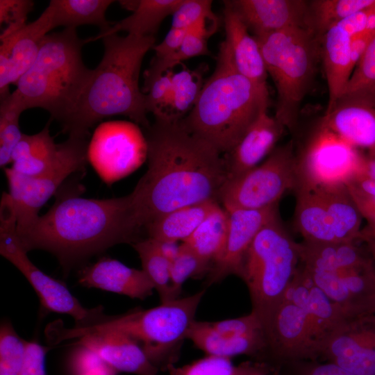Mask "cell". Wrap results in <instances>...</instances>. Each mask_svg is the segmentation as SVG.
I'll return each mask as SVG.
<instances>
[{"mask_svg":"<svg viewBox=\"0 0 375 375\" xmlns=\"http://www.w3.org/2000/svg\"><path fill=\"white\" fill-rule=\"evenodd\" d=\"M147 169L130 193L142 231L174 210L219 201L227 181L222 153L181 120L155 117L147 128Z\"/></svg>","mask_w":375,"mask_h":375,"instance_id":"obj_1","label":"cell"},{"mask_svg":"<svg viewBox=\"0 0 375 375\" xmlns=\"http://www.w3.org/2000/svg\"><path fill=\"white\" fill-rule=\"evenodd\" d=\"M80 191L63 194L47 212L17 229L27 251L42 249L55 255L65 270L120 243H135L139 228L130 194L96 199Z\"/></svg>","mask_w":375,"mask_h":375,"instance_id":"obj_2","label":"cell"},{"mask_svg":"<svg viewBox=\"0 0 375 375\" xmlns=\"http://www.w3.org/2000/svg\"><path fill=\"white\" fill-rule=\"evenodd\" d=\"M102 40L103 58L60 124L69 135L88 137L92 126L114 115L126 116L147 129L151 126L139 76L144 56L155 46V36L114 33Z\"/></svg>","mask_w":375,"mask_h":375,"instance_id":"obj_3","label":"cell"},{"mask_svg":"<svg viewBox=\"0 0 375 375\" xmlns=\"http://www.w3.org/2000/svg\"><path fill=\"white\" fill-rule=\"evenodd\" d=\"M269 102L238 71L230 46L224 40L219 46L214 72L181 121L191 132L225 154L238 143L259 115L267 111Z\"/></svg>","mask_w":375,"mask_h":375,"instance_id":"obj_4","label":"cell"},{"mask_svg":"<svg viewBox=\"0 0 375 375\" xmlns=\"http://www.w3.org/2000/svg\"><path fill=\"white\" fill-rule=\"evenodd\" d=\"M84 44L76 28L44 38L35 62L12 92L24 110L40 108L60 124L66 119L92 73L82 60Z\"/></svg>","mask_w":375,"mask_h":375,"instance_id":"obj_5","label":"cell"},{"mask_svg":"<svg viewBox=\"0 0 375 375\" xmlns=\"http://www.w3.org/2000/svg\"><path fill=\"white\" fill-rule=\"evenodd\" d=\"M202 290L193 295L175 299L147 310H136L114 317H104L93 324L61 328L62 340L84 335L116 331L135 340L149 359L158 367L173 365L184 339L194 321L199 304L204 295Z\"/></svg>","mask_w":375,"mask_h":375,"instance_id":"obj_6","label":"cell"},{"mask_svg":"<svg viewBox=\"0 0 375 375\" xmlns=\"http://www.w3.org/2000/svg\"><path fill=\"white\" fill-rule=\"evenodd\" d=\"M276 90L275 118L294 131L301 106L313 81L320 40L306 27L255 37Z\"/></svg>","mask_w":375,"mask_h":375,"instance_id":"obj_7","label":"cell"},{"mask_svg":"<svg viewBox=\"0 0 375 375\" xmlns=\"http://www.w3.org/2000/svg\"><path fill=\"white\" fill-rule=\"evenodd\" d=\"M299 265L298 242L287 233L278 217L254 238L240 275L249 292L251 312L264 328L282 302Z\"/></svg>","mask_w":375,"mask_h":375,"instance_id":"obj_8","label":"cell"},{"mask_svg":"<svg viewBox=\"0 0 375 375\" xmlns=\"http://www.w3.org/2000/svg\"><path fill=\"white\" fill-rule=\"evenodd\" d=\"M17 233L15 212L8 193L3 192L0 205V253L28 281L42 306L48 311L67 314L76 326L93 324L105 316L102 308H84L61 281L46 274L28 258Z\"/></svg>","mask_w":375,"mask_h":375,"instance_id":"obj_9","label":"cell"},{"mask_svg":"<svg viewBox=\"0 0 375 375\" xmlns=\"http://www.w3.org/2000/svg\"><path fill=\"white\" fill-rule=\"evenodd\" d=\"M297 185V154L290 140L274 149L260 165L227 180L219 202L226 210L265 208L278 204L282 196Z\"/></svg>","mask_w":375,"mask_h":375,"instance_id":"obj_10","label":"cell"},{"mask_svg":"<svg viewBox=\"0 0 375 375\" xmlns=\"http://www.w3.org/2000/svg\"><path fill=\"white\" fill-rule=\"evenodd\" d=\"M88 137L69 135L60 143L58 156L52 166L35 176L22 175L5 168L8 190L17 221L22 228L38 216L40 208L71 174L85 170L88 160Z\"/></svg>","mask_w":375,"mask_h":375,"instance_id":"obj_11","label":"cell"},{"mask_svg":"<svg viewBox=\"0 0 375 375\" xmlns=\"http://www.w3.org/2000/svg\"><path fill=\"white\" fill-rule=\"evenodd\" d=\"M365 158L357 149L320 126L306 149L297 155L296 189L346 185L362 169Z\"/></svg>","mask_w":375,"mask_h":375,"instance_id":"obj_12","label":"cell"},{"mask_svg":"<svg viewBox=\"0 0 375 375\" xmlns=\"http://www.w3.org/2000/svg\"><path fill=\"white\" fill-rule=\"evenodd\" d=\"M146 138L138 125L128 121H109L94 132L88 160L100 178L111 184L137 169L147 159Z\"/></svg>","mask_w":375,"mask_h":375,"instance_id":"obj_13","label":"cell"},{"mask_svg":"<svg viewBox=\"0 0 375 375\" xmlns=\"http://www.w3.org/2000/svg\"><path fill=\"white\" fill-rule=\"evenodd\" d=\"M302 268L348 319L375 313V263L372 259L360 265L324 270Z\"/></svg>","mask_w":375,"mask_h":375,"instance_id":"obj_14","label":"cell"},{"mask_svg":"<svg viewBox=\"0 0 375 375\" xmlns=\"http://www.w3.org/2000/svg\"><path fill=\"white\" fill-rule=\"evenodd\" d=\"M267 349L275 362L290 366L321 358V347L304 310L283 299L265 328Z\"/></svg>","mask_w":375,"mask_h":375,"instance_id":"obj_15","label":"cell"},{"mask_svg":"<svg viewBox=\"0 0 375 375\" xmlns=\"http://www.w3.org/2000/svg\"><path fill=\"white\" fill-rule=\"evenodd\" d=\"M322 358L357 375H375V313L347 320L329 338Z\"/></svg>","mask_w":375,"mask_h":375,"instance_id":"obj_16","label":"cell"},{"mask_svg":"<svg viewBox=\"0 0 375 375\" xmlns=\"http://www.w3.org/2000/svg\"><path fill=\"white\" fill-rule=\"evenodd\" d=\"M225 209V208H224ZM226 244L208 273V285L235 274L240 277L244 256L259 231L278 217L277 204L262 209H231Z\"/></svg>","mask_w":375,"mask_h":375,"instance_id":"obj_17","label":"cell"},{"mask_svg":"<svg viewBox=\"0 0 375 375\" xmlns=\"http://www.w3.org/2000/svg\"><path fill=\"white\" fill-rule=\"evenodd\" d=\"M53 29L46 8L35 21L0 38V98L8 95L9 86L15 84L35 62L42 42Z\"/></svg>","mask_w":375,"mask_h":375,"instance_id":"obj_18","label":"cell"},{"mask_svg":"<svg viewBox=\"0 0 375 375\" xmlns=\"http://www.w3.org/2000/svg\"><path fill=\"white\" fill-rule=\"evenodd\" d=\"M254 37L293 27L307 28L308 1L302 0L226 1Z\"/></svg>","mask_w":375,"mask_h":375,"instance_id":"obj_19","label":"cell"},{"mask_svg":"<svg viewBox=\"0 0 375 375\" xmlns=\"http://www.w3.org/2000/svg\"><path fill=\"white\" fill-rule=\"evenodd\" d=\"M283 299L293 302L304 310L320 345L322 353L331 335L349 320L340 308L314 283L301 265Z\"/></svg>","mask_w":375,"mask_h":375,"instance_id":"obj_20","label":"cell"},{"mask_svg":"<svg viewBox=\"0 0 375 375\" xmlns=\"http://www.w3.org/2000/svg\"><path fill=\"white\" fill-rule=\"evenodd\" d=\"M321 127L356 149H366L375 158V106L339 98L322 118Z\"/></svg>","mask_w":375,"mask_h":375,"instance_id":"obj_21","label":"cell"},{"mask_svg":"<svg viewBox=\"0 0 375 375\" xmlns=\"http://www.w3.org/2000/svg\"><path fill=\"white\" fill-rule=\"evenodd\" d=\"M285 129L267 111L261 112L238 143L224 154L227 180L258 166L274 149Z\"/></svg>","mask_w":375,"mask_h":375,"instance_id":"obj_22","label":"cell"},{"mask_svg":"<svg viewBox=\"0 0 375 375\" xmlns=\"http://www.w3.org/2000/svg\"><path fill=\"white\" fill-rule=\"evenodd\" d=\"M78 345L94 351L117 372L157 375L158 367L149 359L141 345L119 332L93 333L78 338Z\"/></svg>","mask_w":375,"mask_h":375,"instance_id":"obj_23","label":"cell"},{"mask_svg":"<svg viewBox=\"0 0 375 375\" xmlns=\"http://www.w3.org/2000/svg\"><path fill=\"white\" fill-rule=\"evenodd\" d=\"M79 283L139 299H144L155 290L144 270L129 267L110 258H102L85 267L80 274Z\"/></svg>","mask_w":375,"mask_h":375,"instance_id":"obj_24","label":"cell"},{"mask_svg":"<svg viewBox=\"0 0 375 375\" xmlns=\"http://www.w3.org/2000/svg\"><path fill=\"white\" fill-rule=\"evenodd\" d=\"M224 4L225 40L230 46L235 66L265 98L269 100L267 83L268 74L259 44L226 1Z\"/></svg>","mask_w":375,"mask_h":375,"instance_id":"obj_25","label":"cell"},{"mask_svg":"<svg viewBox=\"0 0 375 375\" xmlns=\"http://www.w3.org/2000/svg\"><path fill=\"white\" fill-rule=\"evenodd\" d=\"M353 36L340 22L331 27L320 38V53L326 74L329 110L340 97L353 68L351 44Z\"/></svg>","mask_w":375,"mask_h":375,"instance_id":"obj_26","label":"cell"},{"mask_svg":"<svg viewBox=\"0 0 375 375\" xmlns=\"http://www.w3.org/2000/svg\"><path fill=\"white\" fill-rule=\"evenodd\" d=\"M183 0H137L119 1V3L133 13L127 17L114 22L110 28L96 36L85 40V43L94 42L103 37L126 31L136 36H154L162 22L173 15Z\"/></svg>","mask_w":375,"mask_h":375,"instance_id":"obj_27","label":"cell"},{"mask_svg":"<svg viewBox=\"0 0 375 375\" xmlns=\"http://www.w3.org/2000/svg\"><path fill=\"white\" fill-rule=\"evenodd\" d=\"M194 345L208 355L231 358L238 355L260 356L267 353L265 333L230 336L218 333L208 322L194 321L188 334Z\"/></svg>","mask_w":375,"mask_h":375,"instance_id":"obj_28","label":"cell"},{"mask_svg":"<svg viewBox=\"0 0 375 375\" xmlns=\"http://www.w3.org/2000/svg\"><path fill=\"white\" fill-rule=\"evenodd\" d=\"M50 119L43 129L33 135L23 134L11 156L12 168L26 176H35L49 169L57 159L60 143L50 135Z\"/></svg>","mask_w":375,"mask_h":375,"instance_id":"obj_29","label":"cell"},{"mask_svg":"<svg viewBox=\"0 0 375 375\" xmlns=\"http://www.w3.org/2000/svg\"><path fill=\"white\" fill-rule=\"evenodd\" d=\"M323 202L338 242H356L361 232V217L346 185L312 189Z\"/></svg>","mask_w":375,"mask_h":375,"instance_id":"obj_30","label":"cell"},{"mask_svg":"<svg viewBox=\"0 0 375 375\" xmlns=\"http://www.w3.org/2000/svg\"><path fill=\"white\" fill-rule=\"evenodd\" d=\"M294 226L303 240L316 243L338 242L327 210L313 190H294Z\"/></svg>","mask_w":375,"mask_h":375,"instance_id":"obj_31","label":"cell"},{"mask_svg":"<svg viewBox=\"0 0 375 375\" xmlns=\"http://www.w3.org/2000/svg\"><path fill=\"white\" fill-rule=\"evenodd\" d=\"M218 203L217 201H207L170 211L155 219L145 227L148 238L183 242L193 233Z\"/></svg>","mask_w":375,"mask_h":375,"instance_id":"obj_32","label":"cell"},{"mask_svg":"<svg viewBox=\"0 0 375 375\" xmlns=\"http://www.w3.org/2000/svg\"><path fill=\"white\" fill-rule=\"evenodd\" d=\"M112 0H51L49 10L53 28H76L81 25H95L99 33L108 31L113 22L106 18L108 8L114 3Z\"/></svg>","mask_w":375,"mask_h":375,"instance_id":"obj_33","label":"cell"},{"mask_svg":"<svg viewBox=\"0 0 375 375\" xmlns=\"http://www.w3.org/2000/svg\"><path fill=\"white\" fill-rule=\"evenodd\" d=\"M228 224V213L218 203L193 233L183 242L212 266L224 249Z\"/></svg>","mask_w":375,"mask_h":375,"instance_id":"obj_34","label":"cell"},{"mask_svg":"<svg viewBox=\"0 0 375 375\" xmlns=\"http://www.w3.org/2000/svg\"><path fill=\"white\" fill-rule=\"evenodd\" d=\"M214 18L204 19L192 27L180 47L173 53L161 58L153 57L144 73V85L185 60L210 55L208 39L216 31L217 25L208 28L207 20Z\"/></svg>","mask_w":375,"mask_h":375,"instance_id":"obj_35","label":"cell"},{"mask_svg":"<svg viewBox=\"0 0 375 375\" xmlns=\"http://www.w3.org/2000/svg\"><path fill=\"white\" fill-rule=\"evenodd\" d=\"M375 0H314L308 1L307 28L320 40L333 26L372 6Z\"/></svg>","mask_w":375,"mask_h":375,"instance_id":"obj_36","label":"cell"},{"mask_svg":"<svg viewBox=\"0 0 375 375\" xmlns=\"http://www.w3.org/2000/svg\"><path fill=\"white\" fill-rule=\"evenodd\" d=\"M202 69H183L173 73L170 99L165 114L171 120L184 118L194 106L203 85Z\"/></svg>","mask_w":375,"mask_h":375,"instance_id":"obj_37","label":"cell"},{"mask_svg":"<svg viewBox=\"0 0 375 375\" xmlns=\"http://www.w3.org/2000/svg\"><path fill=\"white\" fill-rule=\"evenodd\" d=\"M133 247L139 255L142 270L158 292L161 303L175 299L172 291L171 262L160 253L153 240H139Z\"/></svg>","mask_w":375,"mask_h":375,"instance_id":"obj_38","label":"cell"},{"mask_svg":"<svg viewBox=\"0 0 375 375\" xmlns=\"http://www.w3.org/2000/svg\"><path fill=\"white\" fill-rule=\"evenodd\" d=\"M341 97L375 106V35L356 64Z\"/></svg>","mask_w":375,"mask_h":375,"instance_id":"obj_39","label":"cell"},{"mask_svg":"<svg viewBox=\"0 0 375 375\" xmlns=\"http://www.w3.org/2000/svg\"><path fill=\"white\" fill-rule=\"evenodd\" d=\"M0 101V166L4 167L11 163L12 151L24 134L19 117L24 109L12 92Z\"/></svg>","mask_w":375,"mask_h":375,"instance_id":"obj_40","label":"cell"},{"mask_svg":"<svg viewBox=\"0 0 375 375\" xmlns=\"http://www.w3.org/2000/svg\"><path fill=\"white\" fill-rule=\"evenodd\" d=\"M256 365L249 362L234 365L231 358L208 355L190 364L167 368L170 375H251Z\"/></svg>","mask_w":375,"mask_h":375,"instance_id":"obj_41","label":"cell"},{"mask_svg":"<svg viewBox=\"0 0 375 375\" xmlns=\"http://www.w3.org/2000/svg\"><path fill=\"white\" fill-rule=\"evenodd\" d=\"M211 267V264L203 260L183 242L177 256L170 265L172 291L174 299L178 298L187 279L209 273Z\"/></svg>","mask_w":375,"mask_h":375,"instance_id":"obj_42","label":"cell"},{"mask_svg":"<svg viewBox=\"0 0 375 375\" xmlns=\"http://www.w3.org/2000/svg\"><path fill=\"white\" fill-rule=\"evenodd\" d=\"M28 341L20 338L10 322L0 328V375H17L23 364Z\"/></svg>","mask_w":375,"mask_h":375,"instance_id":"obj_43","label":"cell"},{"mask_svg":"<svg viewBox=\"0 0 375 375\" xmlns=\"http://www.w3.org/2000/svg\"><path fill=\"white\" fill-rule=\"evenodd\" d=\"M173 73V69L167 71L143 87L147 112L153 113L154 117L162 116L167 110Z\"/></svg>","mask_w":375,"mask_h":375,"instance_id":"obj_44","label":"cell"},{"mask_svg":"<svg viewBox=\"0 0 375 375\" xmlns=\"http://www.w3.org/2000/svg\"><path fill=\"white\" fill-rule=\"evenodd\" d=\"M212 3L209 0H183L172 15L171 28L190 29L204 19L215 17Z\"/></svg>","mask_w":375,"mask_h":375,"instance_id":"obj_45","label":"cell"},{"mask_svg":"<svg viewBox=\"0 0 375 375\" xmlns=\"http://www.w3.org/2000/svg\"><path fill=\"white\" fill-rule=\"evenodd\" d=\"M33 6L34 2L31 0H0V38L26 25L27 16Z\"/></svg>","mask_w":375,"mask_h":375,"instance_id":"obj_46","label":"cell"},{"mask_svg":"<svg viewBox=\"0 0 375 375\" xmlns=\"http://www.w3.org/2000/svg\"><path fill=\"white\" fill-rule=\"evenodd\" d=\"M347 188L367 226L362 228L359 240L375 238V196L363 193L353 188Z\"/></svg>","mask_w":375,"mask_h":375,"instance_id":"obj_47","label":"cell"},{"mask_svg":"<svg viewBox=\"0 0 375 375\" xmlns=\"http://www.w3.org/2000/svg\"><path fill=\"white\" fill-rule=\"evenodd\" d=\"M47 350L36 342H28L25 358L17 375H47L44 361Z\"/></svg>","mask_w":375,"mask_h":375,"instance_id":"obj_48","label":"cell"},{"mask_svg":"<svg viewBox=\"0 0 375 375\" xmlns=\"http://www.w3.org/2000/svg\"><path fill=\"white\" fill-rule=\"evenodd\" d=\"M108 365L92 350L79 345L71 360V366L76 375H84Z\"/></svg>","mask_w":375,"mask_h":375,"instance_id":"obj_49","label":"cell"},{"mask_svg":"<svg viewBox=\"0 0 375 375\" xmlns=\"http://www.w3.org/2000/svg\"><path fill=\"white\" fill-rule=\"evenodd\" d=\"M288 367L291 369L292 375H357L330 362L301 361Z\"/></svg>","mask_w":375,"mask_h":375,"instance_id":"obj_50","label":"cell"},{"mask_svg":"<svg viewBox=\"0 0 375 375\" xmlns=\"http://www.w3.org/2000/svg\"><path fill=\"white\" fill-rule=\"evenodd\" d=\"M189 30L171 28L163 40L153 47V49L156 53L154 58H161L176 51L181 45Z\"/></svg>","mask_w":375,"mask_h":375,"instance_id":"obj_51","label":"cell"},{"mask_svg":"<svg viewBox=\"0 0 375 375\" xmlns=\"http://www.w3.org/2000/svg\"><path fill=\"white\" fill-rule=\"evenodd\" d=\"M152 240L160 253L170 262L176 258L181 246L177 244V242Z\"/></svg>","mask_w":375,"mask_h":375,"instance_id":"obj_52","label":"cell"},{"mask_svg":"<svg viewBox=\"0 0 375 375\" xmlns=\"http://www.w3.org/2000/svg\"><path fill=\"white\" fill-rule=\"evenodd\" d=\"M117 372L115 369L111 368L110 366L106 365L100 369H96L91 372L87 373L84 375H117Z\"/></svg>","mask_w":375,"mask_h":375,"instance_id":"obj_53","label":"cell"},{"mask_svg":"<svg viewBox=\"0 0 375 375\" xmlns=\"http://www.w3.org/2000/svg\"><path fill=\"white\" fill-rule=\"evenodd\" d=\"M367 244L368 251L371 255L372 259L375 263V240L373 239H365L362 240Z\"/></svg>","mask_w":375,"mask_h":375,"instance_id":"obj_54","label":"cell"},{"mask_svg":"<svg viewBox=\"0 0 375 375\" xmlns=\"http://www.w3.org/2000/svg\"><path fill=\"white\" fill-rule=\"evenodd\" d=\"M252 375H267V371L265 366L258 365Z\"/></svg>","mask_w":375,"mask_h":375,"instance_id":"obj_55","label":"cell"},{"mask_svg":"<svg viewBox=\"0 0 375 375\" xmlns=\"http://www.w3.org/2000/svg\"><path fill=\"white\" fill-rule=\"evenodd\" d=\"M373 240H375V238H374V239H373Z\"/></svg>","mask_w":375,"mask_h":375,"instance_id":"obj_56","label":"cell"}]
</instances>
